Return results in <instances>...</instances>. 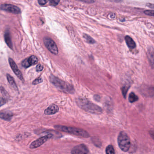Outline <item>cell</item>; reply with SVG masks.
Returning <instances> with one entry per match:
<instances>
[{"label": "cell", "instance_id": "obj_1", "mask_svg": "<svg viewBox=\"0 0 154 154\" xmlns=\"http://www.w3.org/2000/svg\"><path fill=\"white\" fill-rule=\"evenodd\" d=\"M76 103L80 108L87 112L95 114H100L102 113L103 109L101 108L91 102L87 99L83 98H77Z\"/></svg>", "mask_w": 154, "mask_h": 154}, {"label": "cell", "instance_id": "obj_2", "mask_svg": "<svg viewBox=\"0 0 154 154\" xmlns=\"http://www.w3.org/2000/svg\"><path fill=\"white\" fill-rule=\"evenodd\" d=\"M55 128L60 131L66 132L69 134H72L76 136L82 137L87 138L90 137V134L88 132L82 129L73 128V127H67V126L56 125Z\"/></svg>", "mask_w": 154, "mask_h": 154}, {"label": "cell", "instance_id": "obj_3", "mask_svg": "<svg viewBox=\"0 0 154 154\" xmlns=\"http://www.w3.org/2000/svg\"><path fill=\"white\" fill-rule=\"evenodd\" d=\"M50 81L60 91L67 93L73 94L74 93V89L72 85L62 81L61 79L55 77L54 75L50 76Z\"/></svg>", "mask_w": 154, "mask_h": 154}, {"label": "cell", "instance_id": "obj_4", "mask_svg": "<svg viewBox=\"0 0 154 154\" xmlns=\"http://www.w3.org/2000/svg\"><path fill=\"white\" fill-rule=\"evenodd\" d=\"M119 147L122 150L127 152L131 146L130 139L128 134L124 131H121L118 137Z\"/></svg>", "mask_w": 154, "mask_h": 154}, {"label": "cell", "instance_id": "obj_5", "mask_svg": "<svg viewBox=\"0 0 154 154\" xmlns=\"http://www.w3.org/2000/svg\"><path fill=\"white\" fill-rule=\"evenodd\" d=\"M45 45L52 54L57 55L58 53V48L54 41L50 38L45 37L44 39Z\"/></svg>", "mask_w": 154, "mask_h": 154}, {"label": "cell", "instance_id": "obj_6", "mask_svg": "<svg viewBox=\"0 0 154 154\" xmlns=\"http://www.w3.org/2000/svg\"><path fill=\"white\" fill-rule=\"evenodd\" d=\"M53 137V134H48L44 137H41L31 143L29 146V148L30 149H35L39 147L44 143H45L48 140Z\"/></svg>", "mask_w": 154, "mask_h": 154}, {"label": "cell", "instance_id": "obj_7", "mask_svg": "<svg viewBox=\"0 0 154 154\" xmlns=\"http://www.w3.org/2000/svg\"><path fill=\"white\" fill-rule=\"evenodd\" d=\"M0 9L14 14L20 13V9L18 7L11 4H2L0 6Z\"/></svg>", "mask_w": 154, "mask_h": 154}, {"label": "cell", "instance_id": "obj_8", "mask_svg": "<svg viewBox=\"0 0 154 154\" xmlns=\"http://www.w3.org/2000/svg\"><path fill=\"white\" fill-rule=\"evenodd\" d=\"M89 149L85 144H81L74 147L71 151L72 154H87Z\"/></svg>", "mask_w": 154, "mask_h": 154}, {"label": "cell", "instance_id": "obj_9", "mask_svg": "<svg viewBox=\"0 0 154 154\" xmlns=\"http://www.w3.org/2000/svg\"><path fill=\"white\" fill-rule=\"evenodd\" d=\"M9 62L10 65L12 69V71L14 72V73L17 75V76L20 79V81H22L23 82H24V78L23 75L21 73L20 70L19 69L17 64L14 62L13 59L11 58H9Z\"/></svg>", "mask_w": 154, "mask_h": 154}, {"label": "cell", "instance_id": "obj_10", "mask_svg": "<svg viewBox=\"0 0 154 154\" xmlns=\"http://www.w3.org/2000/svg\"><path fill=\"white\" fill-rule=\"evenodd\" d=\"M38 62V59L37 57L35 55H32L29 58L25 59L22 61V66L25 68H27L32 65L36 64Z\"/></svg>", "mask_w": 154, "mask_h": 154}, {"label": "cell", "instance_id": "obj_11", "mask_svg": "<svg viewBox=\"0 0 154 154\" xmlns=\"http://www.w3.org/2000/svg\"><path fill=\"white\" fill-rule=\"evenodd\" d=\"M59 111V108L55 104H52L50 105L47 109L45 111V114L46 115H53L57 113Z\"/></svg>", "mask_w": 154, "mask_h": 154}, {"label": "cell", "instance_id": "obj_12", "mask_svg": "<svg viewBox=\"0 0 154 154\" xmlns=\"http://www.w3.org/2000/svg\"><path fill=\"white\" fill-rule=\"evenodd\" d=\"M13 115V112L9 111L0 112V119L7 121H10Z\"/></svg>", "mask_w": 154, "mask_h": 154}, {"label": "cell", "instance_id": "obj_13", "mask_svg": "<svg viewBox=\"0 0 154 154\" xmlns=\"http://www.w3.org/2000/svg\"><path fill=\"white\" fill-rule=\"evenodd\" d=\"M4 38H5V42L8 45V46L11 48L12 49L13 48V45H12V41H11V36L10 32L9 29H7L5 32L4 35Z\"/></svg>", "mask_w": 154, "mask_h": 154}, {"label": "cell", "instance_id": "obj_14", "mask_svg": "<svg viewBox=\"0 0 154 154\" xmlns=\"http://www.w3.org/2000/svg\"><path fill=\"white\" fill-rule=\"evenodd\" d=\"M125 41L127 46L130 49H133L136 47V44L135 41L129 36L127 35L125 37Z\"/></svg>", "mask_w": 154, "mask_h": 154}, {"label": "cell", "instance_id": "obj_15", "mask_svg": "<svg viewBox=\"0 0 154 154\" xmlns=\"http://www.w3.org/2000/svg\"><path fill=\"white\" fill-rule=\"evenodd\" d=\"M148 57L149 61L150 63V65L153 68L154 66V48L152 47H149L148 50Z\"/></svg>", "mask_w": 154, "mask_h": 154}, {"label": "cell", "instance_id": "obj_16", "mask_svg": "<svg viewBox=\"0 0 154 154\" xmlns=\"http://www.w3.org/2000/svg\"><path fill=\"white\" fill-rule=\"evenodd\" d=\"M7 79H8V82L9 83L11 86L15 90V91H18L17 86L14 81V78L9 74L7 75Z\"/></svg>", "mask_w": 154, "mask_h": 154}, {"label": "cell", "instance_id": "obj_17", "mask_svg": "<svg viewBox=\"0 0 154 154\" xmlns=\"http://www.w3.org/2000/svg\"><path fill=\"white\" fill-rule=\"evenodd\" d=\"M128 100L130 102L132 103L137 101L138 100V97L134 93L131 92L130 94L129 95Z\"/></svg>", "mask_w": 154, "mask_h": 154}, {"label": "cell", "instance_id": "obj_18", "mask_svg": "<svg viewBox=\"0 0 154 154\" xmlns=\"http://www.w3.org/2000/svg\"><path fill=\"white\" fill-rule=\"evenodd\" d=\"M83 37L85 39L86 42L89 44H94L96 42L91 37L90 35H87V34H84Z\"/></svg>", "mask_w": 154, "mask_h": 154}, {"label": "cell", "instance_id": "obj_19", "mask_svg": "<svg viewBox=\"0 0 154 154\" xmlns=\"http://www.w3.org/2000/svg\"><path fill=\"white\" fill-rule=\"evenodd\" d=\"M106 154H115V151H114V148L112 145H109L106 147V150H105Z\"/></svg>", "mask_w": 154, "mask_h": 154}, {"label": "cell", "instance_id": "obj_20", "mask_svg": "<svg viewBox=\"0 0 154 154\" xmlns=\"http://www.w3.org/2000/svg\"><path fill=\"white\" fill-rule=\"evenodd\" d=\"M129 88V86H125L122 87V93L124 98H126V95H127V92H128V90Z\"/></svg>", "mask_w": 154, "mask_h": 154}, {"label": "cell", "instance_id": "obj_21", "mask_svg": "<svg viewBox=\"0 0 154 154\" xmlns=\"http://www.w3.org/2000/svg\"><path fill=\"white\" fill-rule=\"evenodd\" d=\"M0 90H1L2 93L3 94V95L4 97H6V98H8V97H9L8 94V93L6 91L5 89H4L2 86H1V87H0Z\"/></svg>", "mask_w": 154, "mask_h": 154}, {"label": "cell", "instance_id": "obj_22", "mask_svg": "<svg viewBox=\"0 0 154 154\" xmlns=\"http://www.w3.org/2000/svg\"><path fill=\"white\" fill-rule=\"evenodd\" d=\"M43 82V80H42V78L41 77H38V78H36L34 82H33V84L34 85H36L40 83Z\"/></svg>", "mask_w": 154, "mask_h": 154}, {"label": "cell", "instance_id": "obj_23", "mask_svg": "<svg viewBox=\"0 0 154 154\" xmlns=\"http://www.w3.org/2000/svg\"><path fill=\"white\" fill-rule=\"evenodd\" d=\"M7 102V99L2 97H0V107L6 104Z\"/></svg>", "mask_w": 154, "mask_h": 154}, {"label": "cell", "instance_id": "obj_24", "mask_svg": "<svg viewBox=\"0 0 154 154\" xmlns=\"http://www.w3.org/2000/svg\"><path fill=\"white\" fill-rule=\"evenodd\" d=\"M144 13L148 16H152V17H153L154 15V11L153 10L145 11H144Z\"/></svg>", "mask_w": 154, "mask_h": 154}, {"label": "cell", "instance_id": "obj_25", "mask_svg": "<svg viewBox=\"0 0 154 154\" xmlns=\"http://www.w3.org/2000/svg\"><path fill=\"white\" fill-rule=\"evenodd\" d=\"M59 2H60L59 1H50L49 2V4L51 6H56L58 5Z\"/></svg>", "mask_w": 154, "mask_h": 154}, {"label": "cell", "instance_id": "obj_26", "mask_svg": "<svg viewBox=\"0 0 154 154\" xmlns=\"http://www.w3.org/2000/svg\"><path fill=\"white\" fill-rule=\"evenodd\" d=\"M44 69V66L41 64H38L36 66V71L38 72H41Z\"/></svg>", "mask_w": 154, "mask_h": 154}, {"label": "cell", "instance_id": "obj_27", "mask_svg": "<svg viewBox=\"0 0 154 154\" xmlns=\"http://www.w3.org/2000/svg\"><path fill=\"white\" fill-rule=\"evenodd\" d=\"M48 2L47 1H45V0H40L38 1V3L41 5H44Z\"/></svg>", "mask_w": 154, "mask_h": 154}, {"label": "cell", "instance_id": "obj_28", "mask_svg": "<svg viewBox=\"0 0 154 154\" xmlns=\"http://www.w3.org/2000/svg\"><path fill=\"white\" fill-rule=\"evenodd\" d=\"M82 2H86V3H93V2H94V1H87V0H86V1H82Z\"/></svg>", "mask_w": 154, "mask_h": 154}, {"label": "cell", "instance_id": "obj_29", "mask_svg": "<svg viewBox=\"0 0 154 154\" xmlns=\"http://www.w3.org/2000/svg\"><path fill=\"white\" fill-rule=\"evenodd\" d=\"M94 99L95 100L97 101H99V100H100V97L98 95H96L94 96Z\"/></svg>", "mask_w": 154, "mask_h": 154}, {"label": "cell", "instance_id": "obj_30", "mask_svg": "<svg viewBox=\"0 0 154 154\" xmlns=\"http://www.w3.org/2000/svg\"><path fill=\"white\" fill-rule=\"evenodd\" d=\"M148 6L151 8H154V5L153 4H149V5H148Z\"/></svg>", "mask_w": 154, "mask_h": 154}]
</instances>
